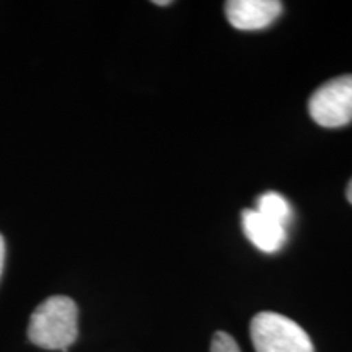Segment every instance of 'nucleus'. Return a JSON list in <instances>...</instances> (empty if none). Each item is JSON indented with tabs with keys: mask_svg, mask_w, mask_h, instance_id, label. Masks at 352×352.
I'll return each mask as SVG.
<instances>
[{
	"mask_svg": "<svg viewBox=\"0 0 352 352\" xmlns=\"http://www.w3.org/2000/svg\"><path fill=\"white\" fill-rule=\"evenodd\" d=\"M311 120L323 127H342L352 121V76L333 78L316 88L308 101Z\"/></svg>",
	"mask_w": 352,
	"mask_h": 352,
	"instance_id": "7ed1b4c3",
	"label": "nucleus"
},
{
	"mask_svg": "<svg viewBox=\"0 0 352 352\" xmlns=\"http://www.w3.org/2000/svg\"><path fill=\"white\" fill-rule=\"evenodd\" d=\"M77 336L78 308L72 298L65 296L46 298L30 318V341L43 349L67 351Z\"/></svg>",
	"mask_w": 352,
	"mask_h": 352,
	"instance_id": "f257e3e1",
	"label": "nucleus"
},
{
	"mask_svg": "<svg viewBox=\"0 0 352 352\" xmlns=\"http://www.w3.org/2000/svg\"><path fill=\"white\" fill-rule=\"evenodd\" d=\"M210 352H241V351L230 334L226 331H217L212 338Z\"/></svg>",
	"mask_w": 352,
	"mask_h": 352,
	"instance_id": "0eeeda50",
	"label": "nucleus"
},
{
	"mask_svg": "<svg viewBox=\"0 0 352 352\" xmlns=\"http://www.w3.org/2000/svg\"><path fill=\"white\" fill-rule=\"evenodd\" d=\"M254 210L284 227H287L290 219H292V208H290L289 201L276 191H267L259 196Z\"/></svg>",
	"mask_w": 352,
	"mask_h": 352,
	"instance_id": "423d86ee",
	"label": "nucleus"
},
{
	"mask_svg": "<svg viewBox=\"0 0 352 352\" xmlns=\"http://www.w3.org/2000/svg\"><path fill=\"white\" fill-rule=\"evenodd\" d=\"M256 352H315L305 329L287 316L261 311L250 324Z\"/></svg>",
	"mask_w": 352,
	"mask_h": 352,
	"instance_id": "f03ea898",
	"label": "nucleus"
},
{
	"mask_svg": "<svg viewBox=\"0 0 352 352\" xmlns=\"http://www.w3.org/2000/svg\"><path fill=\"white\" fill-rule=\"evenodd\" d=\"M153 3H157V6H170V0H157V2H153Z\"/></svg>",
	"mask_w": 352,
	"mask_h": 352,
	"instance_id": "9d476101",
	"label": "nucleus"
},
{
	"mask_svg": "<svg viewBox=\"0 0 352 352\" xmlns=\"http://www.w3.org/2000/svg\"><path fill=\"white\" fill-rule=\"evenodd\" d=\"M346 196H347V201L351 202L352 204V179L349 182V184H347V189H346Z\"/></svg>",
	"mask_w": 352,
	"mask_h": 352,
	"instance_id": "1a4fd4ad",
	"label": "nucleus"
},
{
	"mask_svg": "<svg viewBox=\"0 0 352 352\" xmlns=\"http://www.w3.org/2000/svg\"><path fill=\"white\" fill-rule=\"evenodd\" d=\"M241 226L246 239L263 253H277L287 241V227L272 222L254 209L241 212Z\"/></svg>",
	"mask_w": 352,
	"mask_h": 352,
	"instance_id": "39448f33",
	"label": "nucleus"
},
{
	"mask_svg": "<svg viewBox=\"0 0 352 352\" xmlns=\"http://www.w3.org/2000/svg\"><path fill=\"white\" fill-rule=\"evenodd\" d=\"M283 12L277 0H230L226 3V15L233 28L256 32L274 23Z\"/></svg>",
	"mask_w": 352,
	"mask_h": 352,
	"instance_id": "20e7f679",
	"label": "nucleus"
},
{
	"mask_svg": "<svg viewBox=\"0 0 352 352\" xmlns=\"http://www.w3.org/2000/svg\"><path fill=\"white\" fill-rule=\"evenodd\" d=\"M3 261H6V241H3V236L0 235V276H2L3 271Z\"/></svg>",
	"mask_w": 352,
	"mask_h": 352,
	"instance_id": "6e6552de",
	"label": "nucleus"
}]
</instances>
